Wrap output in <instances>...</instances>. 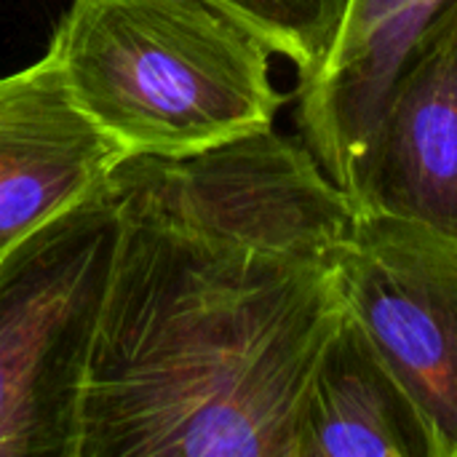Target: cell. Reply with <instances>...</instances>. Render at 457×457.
Listing matches in <instances>:
<instances>
[{
	"mask_svg": "<svg viewBox=\"0 0 457 457\" xmlns=\"http://www.w3.org/2000/svg\"><path fill=\"white\" fill-rule=\"evenodd\" d=\"M297 457H439L420 407L345 303L305 391Z\"/></svg>",
	"mask_w": 457,
	"mask_h": 457,
	"instance_id": "ba28073f",
	"label": "cell"
},
{
	"mask_svg": "<svg viewBox=\"0 0 457 457\" xmlns=\"http://www.w3.org/2000/svg\"><path fill=\"white\" fill-rule=\"evenodd\" d=\"M48 48L126 158H187L273 129L270 48L206 0H72Z\"/></svg>",
	"mask_w": 457,
	"mask_h": 457,
	"instance_id": "7a4b0ae2",
	"label": "cell"
},
{
	"mask_svg": "<svg viewBox=\"0 0 457 457\" xmlns=\"http://www.w3.org/2000/svg\"><path fill=\"white\" fill-rule=\"evenodd\" d=\"M445 0H351L324 67L297 86L305 147L345 187L396 67Z\"/></svg>",
	"mask_w": 457,
	"mask_h": 457,
	"instance_id": "9c48e42d",
	"label": "cell"
},
{
	"mask_svg": "<svg viewBox=\"0 0 457 457\" xmlns=\"http://www.w3.org/2000/svg\"><path fill=\"white\" fill-rule=\"evenodd\" d=\"M120 161L75 102L54 48L0 75V252L104 193Z\"/></svg>",
	"mask_w": 457,
	"mask_h": 457,
	"instance_id": "52a82bcc",
	"label": "cell"
},
{
	"mask_svg": "<svg viewBox=\"0 0 457 457\" xmlns=\"http://www.w3.org/2000/svg\"><path fill=\"white\" fill-rule=\"evenodd\" d=\"M273 54L287 56L300 83L311 80L327 62L351 8V0H206Z\"/></svg>",
	"mask_w": 457,
	"mask_h": 457,
	"instance_id": "30bf717a",
	"label": "cell"
},
{
	"mask_svg": "<svg viewBox=\"0 0 457 457\" xmlns=\"http://www.w3.org/2000/svg\"><path fill=\"white\" fill-rule=\"evenodd\" d=\"M118 217L78 457H297L305 391L343 311L335 262Z\"/></svg>",
	"mask_w": 457,
	"mask_h": 457,
	"instance_id": "6da1fadb",
	"label": "cell"
},
{
	"mask_svg": "<svg viewBox=\"0 0 457 457\" xmlns=\"http://www.w3.org/2000/svg\"><path fill=\"white\" fill-rule=\"evenodd\" d=\"M118 214L163 220L295 262H335L356 209L305 147L273 129L187 158H126L107 182Z\"/></svg>",
	"mask_w": 457,
	"mask_h": 457,
	"instance_id": "277c9868",
	"label": "cell"
},
{
	"mask_svg": "<svg viewBox=\"0 0 457 457\" xmlns=\"http://www.w3.org/2000/svg\"><path fill=\"white\" fill-rule=\"evenodd\" d=\"M356 214L457 238V0L407 46L345 185Z\"/></svg>",
	"mask_w": 457,
	"mask_h": 457,
	"instance_id": "8992f818",
	"label": "cell"
},
{
	"mask_svg": "<svg viewBox=\"0 0 457 457\" xmlns=\"http://www.w3.org/2000/svg\"><path fill=\"white\" fill-rule=\"evenodd\" d=\"M345 308L420 407L439 457H457V238L356 214L335 257Z\"/></svg>",
	"mask_w": 457,
	"mask_h": 457,
	"instance_id": "5b68a950",
	"label": "cell"
},
{
	"mask_svg": "<svg viewBox=\"0 0 457 457\" xmlns=\"http://www.w3.org/2000/svg\"><path fill=\"white\" fill-rule=\"evenodd\" d=\"M118 233L104 190L0 252V457H78Z\"/></svg>",
	"mask_w": 457,
	"mask_h": 457,
	"instance_id": "3957f363",
	"label": "cell"
}]
</instances>
